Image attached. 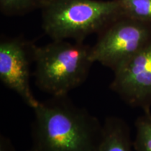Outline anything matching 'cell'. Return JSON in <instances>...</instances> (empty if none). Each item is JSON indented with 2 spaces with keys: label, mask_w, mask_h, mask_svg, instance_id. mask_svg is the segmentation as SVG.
Here are the masks:
<instances>
[{
  "label": "cell",
  "mask_w": 151,
  "mask_h": 151,
  "mask_svg": "<svg viewBox=\"0 0 151 151\" xmlns=\"http://www.w3.org/2000/svg\"><path fill=\"white\" fill-rule=\"evenodd\" d=\"M110 88L126 104L151 109V42L113 72Z\"/></svg>",
  "instance_id": "8992f818"
},
{
  "label": "cell",
  "mask_w": 151,
  "mask_h": 151,
  "mask_svg": "<svg viewBox=\"0 0 151 151\" xmlns=\"http://www.w3.org/2000/svg\"><path fill=\"white\" fill-rule=\"evenodd\" d=\"M95 151H135L129 127L123 119L116 116L106 119Z\"/></svg>",
  "instance_id": "52a82bcc"
},
{
  "label": "cell",
  "mask_w": 151,
  "mask_h": 151,
  "mask_svg": "<svg viewBox=\"0 0 151 151\" xmlns=\"http://www.w3.org/2000/svg\"><path fill=\"white\" fill-rule=\"evenodd\" d=\"M50 0H0V11L7 16H23L42 9Z\"/></svg>",
  "instance_id": "30bf717a"
},
{
  "label": "cell",
  "mask_w": 151,
  "mask_h": 151,
  "mask_svg": "<svg viewBox=\"0 0 151 151\" xmlns=\"http://www.w3.org/2000/svg\"><path fill=\"white\" fill-rule=\"evenodd\" d=\"M0 151H16L10 139L4 134L0 136Z\"/></svg>",
  "instance_id": "8fae6325"
},
{
  "label": "cell",
  "mask_w": 151,
  "mask_h": 151,
  "mask_svg": "<svg viewBox=\"0 0 151 151\" xmlns=\"http://www.w3.org/2000/svg\"><path fill=\"white\" fill-rule=\"evenodd\" d=\"M41 11L42 29L52 40L81 42L121 17L116 0H50Z\"/></svg>",
  "instance_id": "3957f363"
},
{
  "label": "cell",
  "mask_w": 151,
  "mask_h": 151,
  "mask_svg": "<svg viewBox=\"0 0 151 151\" xmlns=\"http://www.w3.org/2000/svg\"><path fill=\"white\" fill-rule=\"evenodd\" d=\"M135 151H151V109L143 111L135 121Z\"/></svg>",
  "instance_id": "9c48e42d"
},
{
  "label": "cell",
  "mask_w": 151,
  "mask_h": 151,
  "mask_svg": "<svg viewBox=\"0 0 151 151\" xmlns=\"http://www.w3.org/2000/svg\"><path fill=\"white\" fill-rule=\"evenodd\" d=\"M121 16L151 24V0H116Z\"/></svg>",
  "instance_id": "ba28073f"
},
{
  "label": "cell",
  "mask_w": 151,
  "mask_h": 151,
  "mask_svg": "<svg viewBox=\"0 0 151 151\" xmlns=\"http://www.w3.org/2000/svg\"><path fill=\"white\" fill-rule=\"evenodd\" d=\"M35 46L22 37L3 38L0 42V80L32 109L40 101L35 98L30 86Z\"/></svg>",
  "instance_id": "5b68a950"
},
{
  "label": "cell",
  "mask_w": 151,
  "mask_h": 151,
  "mask_svg": "<svg viewBox=\"0 0 151 151\" xmlns=\"http://www.w3.org/2000/svg\"><path fill=\"white\" fill-rule=\"evenodd\" d=\"M32 143L27 151H95L103 124L67 97H52L33 109Z\"/></svg>",
  "instance_id": "6da1fadb"
},
{
  "label": "cell",
  "mask_w": 151,
  "mask_h": 151,
  "mask_svg": "<svg viewBox=\"0 0 151 151\" xmlns=\"http://www.w3.org/2000/svg\"><path fill=\"white\" fill-rule=\"evenodd\" d=\"M92 46L81 41L52 40L35 46V82L52 97H67L87 80L94 62Z\"/></svg>",
  "instance_id": "7a4b0ae2"
},
{
  "label": "cell",
  "mask_w": 151,
  "mask_h": 151,
  "mask_svg": "<svg viewBox=\"0 0 151 151\" xmlns=\"http://www.w3.org/2000/svg\"><path fill=\"white\" fill-rule=\"evenodd\" d=\"M151 42V24L119 17L98 34L91 58L113 72Z\"/></svg>",
  "instance_id": "277c9868"
}]
</instances>
